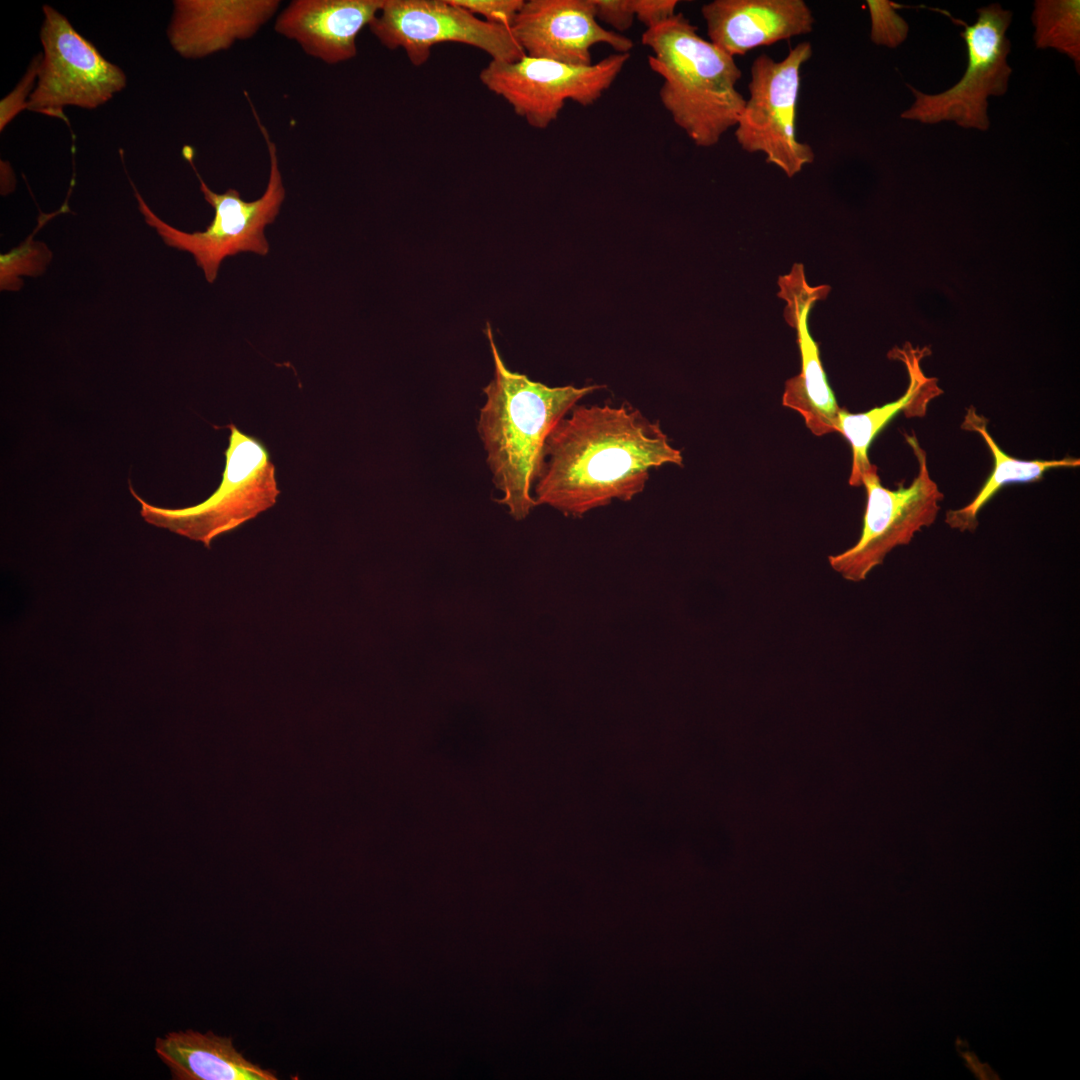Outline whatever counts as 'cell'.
Returning <instances> with one entry per match:
<instances>
[{"instance_id": "obj_7", "label": "cell", "mask_w": 1080, "mask_h": 1080, "mask_svg": "<svg viewBox=\"0 0 1080 1080\" xmlns=\"http://www.w3.org/2000/svg\"><path fill=\"white\" fill-rule=\"evenodd\" d=\"M977 14L972 25L956 20L964 27L960 35L968 56L962 78L938 94L923 93L907 85L915 99L901 118L924 124L953 121L963 128L989 129L988 97L1004 95L1012 73L1007 63L1011 44L1006 36L1012 12L994 3L979 8Z\"/></svg>"}, {"instance_id": "obj_15", "label": "cell", "mask_w": 1080, "mask_h": 1080, "mask_svg": "<svg viewBox=\"0 0 1080 1080\" xmlns=\"http://www.w3.org/2000/svg\"><path fill=\"white\" fill-rule=\"evenodd\" d=\"M384 0H294L277 14L274 30L309 56L333 65L354 58L356 39Z\"/></svg>"}, {"instance_id": "obj_23", "label": "cell", "mask_w": 1080, "mask_h": 1080, "mask_svg": "<svg viewBox=\"0 0 1080 1080\" xmlns=\"http://www.w3.org/2000/svg\"><path fill=\"white\" fill-rule=\"evenodd\" d=\"M41 57L39 53L30 61L21 80L0 101V131H3L21 111L27 110L29 98L36 85Z\"/></svg>"}, {"instance_id": "obj_5", "label": "cell", "mask_w": 1080, "mask_h": 1080, "mask_svg": "<svg viewBox=\"0 0 1080 1080\" xmlns=\"http://www.w3.org/2000/svg\"><path fill=\"white\" fill-rule=\"evenodd\" d=\"M229 429L222 480L205 501L180 509L162 508L146 502L129 486L146 522L209 547L220 534L237 528L276 503L280 490L268 449L234 424Z\"/></svg>"}, {"instance_id": "obj_9", "label": "cell", "mask_w": 1080, "mask_h": 1080, "mask_svg": "<svg viewBox=\"0 0 1080 1080\" xmlns=\"http://www.w3.org/2000/svg\"><path fill=\"white\" fill-rule=\"evenodd\" d=\"M811 56L809 42L796 45L781 61L759 55L751 66L750 96L736 124L741 148L764 153L767 163L790 178L815 158L812 147L796 136L800 69Z\"/></svg>"}, {"instance_id": "obj_18", "label": "cell", "mask_w": 1080, "mask_h": 1080, "mask_svg": "<svg viewBox=\"0 0 1080 1080\" xmlns=\"http://www.w3.org/2000/svg\"><path fill=\"white\" fill-rule=\"evenodd\" d=\"M909 372L910 383L903 396L896 401L866 412L851 413L840 408L836 432L849 442L852 450V465L848 483L852 487L862 486V476L871 467L868 451L878 433L900 412L907 418L924 417L929 402L941 393L933 379L925 377L919 367V359L907 350H898Z\"/></svg>"}, {"instance_id": "obj_12", "label": "cell", "mask_w": 1080, "mask_h": 1080, "mask_svg": "<svg viewBox=\"0 0 1080 1080\" xmlns=\"http://www.w3.org/2000/svg\"><path fill=\"white\" fill-rule=\"evenodd\" d=\"M525 55L570 65L592 63L591 49L609 45L615 53H630L634 43L603 28L593 0H529L509 27Z\"/></svg>"}, {"instance_id": "obj_17", "label": "cell", "mask_w": 1080, "mask_h": 1080, "mask_svg": "<svg viewBox=\"0 0 1080 1080\" xmlns=\"http://www.w3.org/2000/svg\"><path fill=\"white\" fill-rule=\"evenodd\" d=\"M155 1051L174 1080H276V1073L247 1060L231 1037L211 1031L170 1032L155 1041Z\"/></svg>"}, {"instance_id": "obj_19", "label": "cell", "mask_w": 1080, "mask_h": 1080, "mask_svg": "<svg viewBox=\"0 0 1080 1080\" xmlns=\"http://www.w3.org/2000/svg\"><path fill=\"white\" fill-rule=\"evenodd\" d=\"M987 423L988 420L971 406L961 424L963 430L978 433L983 438L993 457V469L975 497L967 505L946 512L945 523L961 532L975 531L979 524L978 513L1004 486L1037 482L1051 469L1075 468L1080 465V460L1072 457L1053 460H1023L1012 457L1004 452L990 435Z\"/></svg>"}, {"instance_id": "obj_21", "label": "cell", "mask_w": 1080, "mask_h": 1080, "mask_svg": "<svg viewBox=\"0 0 1080 1080\" xmlns=\"http://www.w3.org/2000/svg\"><path fill=\"white\" fill-rule=\"evenodd\" d=\"M69 211L67 203L55 213L41 214L38 219V225L33 233L27 237V239L21 243L18 247L12 249L6 254L0 256V287L1 290H19L23 284L20 279L21 276L36 277L41 275L52 258V253L48 247L38 241L33 240V235L41 228L50 218H53L59 213Z\"/></svg>"}, {"instance_id": "obj_14", "label": "cell", "mask_w": 1080, "mask_h": 1080, "mask_svg": "<svg viewBox=\"0 0 1080 1080\" xmlns=\"http://www.w3.org/2000/svg\"><path fill=\"white\" fill-rule=\"evenodd\" d=\"M278 0H175L167 27L173 50L202 59L254 37L280 7Z\"/></svg>"}, {"instance_id": "obj_1", "label": "cell", "mask_w": 1080, "mask_h": 1080, "mask_svg": "<svg viewBox=\"0 0 1080 1080\" xmlns=\"http://www.w3.org/2000/svg\"><path fill=\"white\" fill-rule=\"evenodd\" d=\"M683 465L658 421L632 406L576 405L549 436L533 488L536 505L581 516L641 494L650 471Z\"/></svg>"}, {"instance_id": "obj_16", "label": "cell", "mask_w": 1080, "mask_h": 1080, "mask_svg": "<svg viewBox=\"0 0 1080 1080\" xmlns=\"http://www.w3.org/2000/svg\"><path fill=\"white\" fill-rule=\"evenodd\" d=\"M701 14L709 41L732 57L810 33L814 24L803 0H714Z\"/></svg>"}, {"instance_id": "obj_20", "label": "cell", "mask_w": 1080, "mask_h": 1080, "mask_svg": "<svg viewBox=\"0 0 1080 1080\" xmlns=\"http://www.w3.org/2000/svg\"><path fill=\"white\" fill-rule=\"evenodd\" d=\"M1034 41L1039 49L1066 54L1080 70V1L1038 0L1032 13Z\"/></svg>"}, {"instance_id": "obj_6", "label": "cell", "mask_w": 1080, "mask_h": 1080, "mask_svg": "<svg viewBox=\"0 0 1080 1080\" xmlns=\"http://www.w3.org/2000/svg\"><path fill=\"white\" fill-rule=\"evenodd\" d=\"M904 437L918 462L912 483L888 489L872 464L862 476L867 501L860 538L849 549L828 557L832 569L848 581L865 580L894 548L909 544L916 533L932 525L941 509L944 495L930 476L925 450L914 433H904Z\"/></svg>"}, {"instance_id": "obj_22", "label": "cell", "mask_w": 1080, "mask_h": 1080, "mask_svg": "<svg viewBox=\"0 0 1080 1080\" xmlns=\"http://www.w3.org/2000/svg\"><path fill=\"white\" fill-rule=\"evenodd\" d=\"M871 17V40L889 48L899 46L908 35L906 21L897 13L895 3L885 0L866 2Z\"/></svg>"}, {"instance_id": "obj_3", "label": "cell", "mask_w": 1080, "mask_h": 1080, "mask_svg": "<svg viewBox=\"0 0 1080 1080\" xmlns=\"http://www.w3.org/2000/svg\"><path fill=\"white\" fill-rule=\"evenodd\" d=\"M648 64L663 80L662 105L698 147L716 145L736 126L746 100L736 89L742 73L734 57L702 38L682 13L648 28Z\"/></svg>"}, {"instance_id": "obj_8", "label": "cell", "mask_w": 1080, "mask_h": 1080, "mask_svg": "<svg viewBox=\"0 0 1080 1080\" xmlns=\"http://www.w3.org/2000/svg\"><path fill=\"white\" fill-rule=\"evenodd\" d=\"M42 11V57L27 110L69 124L66 106L96 109L126 87L127 77L62 13L49 5Z\"/></svg>"}, {"instance_id": "obj_11", "label": "cell", "mask_w": 1080, "mask_h": 1080, "mask_svg": "<svg viewBox=\"0 0 1080 1080\" xmlns=\"http://www.w3.org/2000/svg\"><path fill=\"white\" fill-rule=\"evenodd\" d=\"M368 27L386 48H402L414 66L423 65L431 48L444 42L476 47L494 61L525 56L509 27L481 20L450 0H384Z\"/></svg>"}, {"instance_id": "obj_24", "label": "cell", "mask_w": 1080, "mask_h": 1080, "mask_svg": "<svg viewBox=\"0 0 1080 1080\" xmlns=\"http://www.w3.org/2000/svg\"><path fill=\"white\" fill-rule=\"evenodd\" d=\"M468 12L479 14L487 22L510 27L524 0H450Z\"/></svg>"}, {"instance_id": "obj_13", "label": "cell", "mask_w": 1080, "mask_h": 1080, "mask_svg": "<svg viewBox=\"0 0 1080 1080\" xmlns=\"http://www.w3.org/2000/svg\"><path fill=\"white\" fill-rule=\"evenodd\" d=\"M778 286V297L785 302V321L797 332L801 358L800 373L785 382L782 404L798 412L814 435L836 432L840 407L823 369L819 346L808 329L812 307L825 300L831 288L810 285L801 263H795L789 273L780 276Z\"/></svg>"}, {"instance_id": "obj_10", "label": "cell", "mask_w": 1080, "mask_h": 1080, "mask_svg": "<svg viewBox=\"0 0 1080 1080\" xmlns=\"http://www.w3.org/2000/svg\"><path fill=\"white\" fill-rule=\"evenodd\" d=\"M630 53H613L587 66L523 56L514 62L491 60L479 78L504 98L530 126L545 129L567 100L594 104L616 80Z\"/></svg>"}, {"instance_id": "obj_26", "label": "cell", "mask_w": 1080, "mask_h": 1080, "mask_svg": "<svg viewBox=\"0 0 1080 1080\" xmlns=\"http://www.w3.org/2000/svg\"><path fill=\"white\" fill-rule=\"evenodd\" d=\"M677 0H632L635 17L646 26L654 27L676 13Z\"/></svg>"}, {"instance_id": "obj_2", "label": "cell", "mask_w": 1080, "mask_h": 1080, "mask_svg": "<svg viewBox=\"0 0 1080 1080\" xmlns=\"http://www.w3.org/2000/svg\"><path fill=\"white\" fill-rule=\"evenodd\" d=\"M494 377L483 388L477 431L486 452L497 501L516 519L536 506L533 488L541 471L547 440L558 423L585 396L603 386L551 387L513 372L505 365L486 326Z\"/></svg>"}, {"instance_id": "obj_25", "label": "cell", "mask_w": 1080, "mask_h": 1080, "mask_svg": "<svg viewBox=\"0 0 1080 1080\" xmlns=\"http://www.w3.org/2000/svg\"><path fill=\"white\" fill-rule=\"evenodd\" d=\"M597 21L609 25L621 34L633 24L635 17L632 0H593Z\"/></svg>"}, {"instance_id": "obj_4", "label": "cell", "mask_w": 1080, "mask_h": 1080, "mask_svg": "<svg viewBox=\"0 0 1080 1080\" xmlns=\"http://www.w3.org/2000/svg\"><path fill=\"white\" fill-rule=\"evenodd\" d=\"M248 100L254 119L266 144L270 162L267 187L260 198L254 201H245L240 193L233 188H229L221 194L212 191L195 167L192 148L184 146L182 150L183 156L199 180L204 199L214 209V217L204 231L189 233L181 231L159 218L131 182L138 209L143 215L146 224L155 229L167 246L191 253L209 283L216 280L219 267L224 258L241 252H253L263 256L269 252V243L265 237L264 229L275 221L285 199V188L279 168L277 147L249 97Z\"/></svg>"}]
</instances>
